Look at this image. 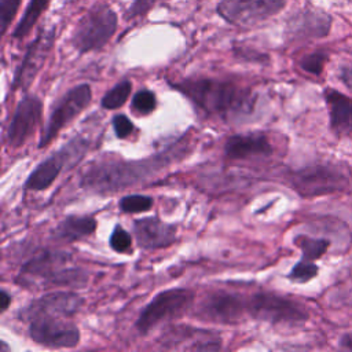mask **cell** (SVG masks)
Instances as JSON below:
<instances>
[{
  "mask_svg": "<svg viewBox=\"0 0 352 352\" xmlns=\"http://www.w3.org/2000/svg\"><path fill=\"white\" fill-rule=\"evenodd\" d=\"M183 153L184 150L180 148L179 144H173L144 160L100 161L98 164H92L84 172L81 186L99 194H109L128 188L153 177L164 168L177 161Z\"/></svg>",
  "mask_w": 352,
  "mask_h": 352,
  "instance_id": "1",
  "label": "cell"
},
{
  "mask_svg": "<svg viewBox=\"0 0 352 352\" xmlns=\"http://www.w3.org/2000/svg\"><path fill=\"white\" fill-rule=\"evenodd\" d=\"M172 87L209 114H232L252 109L250 91L230 80L188 77Z\"/></svg>",
  "mask_w": 352,
  "mask_h": 352,
  "instance_id": "2",
  "label": "cell"
},
{
  "mask_svg": "<svg viewBox=\"0 0 352 352\" xmlns=\"http://www.w3.org/2000/svg\"><path fill=\"white\" fill-rule=\"evenodd\" d=\"M118 15L107 3L94 4L76 23L70 36L73 48L80 54L102 50L116 34Z\"/></svg>",
  "mask_w": 352,
  "mask_h": 352,
  "instance_id": "3",
  "label": "cell"
},
{
  "mask_svg": "<svg viewBox=\"0 0 352 352\" xmlns=\"http://www.w3.org/2000/svg\"><path fill=\"white\" fill-rule=\"evenodd\" d=\"M195 294L186 287H172L160 292L140 311L135 327L140 334H148L155 326L165 320L176 319L190 311Z\"/></svg>",
  "mask_w": 352,
  "mask_h": 352,
  "instance_id": "4",
  "label": "cell"
},
{
  "mask_svg": "<svg viewBox=\"0 0 352 352\" xmlns=\"http://www.w3.org/2000/svg\"><path fill=\"white\" fill-rule=\"evenodd\" d=\"M249 318L274 324H300L308 319V312L298 301L271 293L258 292L248 298Z\"/></svg>",
  "mask_w": 352,
  "mask_h": 352,
  "instance_id": "5",
  "label": "cell"
},
{
  "mask_svg": "<svg viewBox=\"0 0 352 352\" xmlns=\"http://www.w3.org/2000/svg\"><path fill=\"white\" fill-rule=\"evenodd\" d=\"M91 100L92 88L85 82L78 84L63 94L51 109L50 117L38 140V148L47 147L66 125H69L88 107Z\"/></svg>",
  "mask_w": 352,
  "mask_h": 352,
  "instance_id": "6",
  "label": "cell"
},
{
  "mask_svg": "<svg viewBox=\"0 0 352 352\" xmlns=\"http://www.w3.org/2000/svg\"><path fill=\"white\" fill-rule=\"evenodd\" d=\"M292 187L304 197L329 194L344 188L348 184V175L333 164L312 165L290 175Z\"/></svg>",
  "mask_w": 352,
  "mask_h": 352,
  "instance_id": "7",
  "label": "cell"
},
{
  "mask_svg": "<svg viewBox=\"0 0 352 352\" xmlns=\"http://www.w3.org/2000/svg\"><path fill=\"white\" fill-rule=\"evenodd\" d=\"M286 1L287 0H220L216 6V12L232 26L250 28L280 12Z\"/></svg>",
  "mask_w": 352,
  "mask_h": 352,
  "instance_id": "8",
  "label": "cell"
},
{
  "mask_svg": "<svg viewBox=\"0 0 352 352\" xmlns=\"http://www.w3.org/2000/svg\"><path fill=\"white\" fill-rule=\"evenodd\" d=\"M87 147L88 142L81 136L72 139L66 146L54 151L30 172L25 182V190L43 191L48 188L70 161L76 162L84 155Z\"/></svg>",
  "mask_w": 352,
  "mask_h": 352,
  "instance_id": "9",
  "label": "cell"
},
{
  "mask_svg": "<svg viewBox=\"0 0 352 352\" xmlns=\"http://www.w3.org/2000/svg\"><path fill=\"white\" fill-rule=\"evenodd\" d=\"M197 315L202 320L235 324L249 316L248 298L239 293L227 290L210 292L199 302Z\"/></svg>",
  "mask_w": 352,
  "mask_h": 352,
  "instance_id": "10",
  "label": "cell"
},
{
  "mask_svg": "<svg viewBox=\"0 0 352 352\" xmlns=\"http://www.w3.org/2000/svg\"><path fill=\"white\" fill-rule=\"evenodd\" d=\"M29 337L45 348H74L80 342L78 327L62 316H36L28 320Z\"/></svg>",
  "mask_w": 352,
  "mask_h": 352,
  "instance_id": "11",
  "label": "cell"
},
{
  "mask_svg": "<svg viewBox=\"0 0 352 352\" xmlns=\"http://www.w3.org/2000/svg\"><path fill=\"white\" fill-rule=\"evenodd\" d=\"M55 36H56V28L51 26L48 29L41 28L36 37L30 41L28 45L21 63L14 72L11 88L14 91L16 89H23L26 91L41 67L44 66V62L47 60L54 43H55Z\"/></svg>",
  "mask_w": 352,
  "mask_h": 352,
  "instance_id": "12",
  "label": "cell"
},
{
  "mask_svg": "<svg viewBox=\"0 0 352 352\" xmlns=\"http://www.w3.org/2000/svg\"><path fill=\"white\" fill-rule=\"evenodd\" d=\"M43 102L36 95L23 96L8 122L7 142L11 147H21L33 135L41 121Z\"/></svg>",
  "mask_w": 352,
  "mask_h": 352,
  "instance_id": "13",
  "label": "cell"
},
{
  "mask_svg": "<svg viewBox=\"0 0 352 352\" xmlns=\"http://www.w3.org/2000/svg\"><path fill=\"white\" fill-rule=\"evenodd\" d=\"M160 344L165 349L217 351L221 348V337L208 329L192 326H172L162 333Z\"/></svg>",
  "mask_w": 352,
  "mask_h": 352,
  "instance_id": "14",
  "label": "cell"
},
{
  "mask_svg": "<svg viewBox=\"0 0 352 352\" xmlns=\"http://www.w3.org/2000/svg\"><path fill=\"white\" fill-rule=\"evenodd\" d=\"M84 304L80 294L70 290H58L47 293L33 300L22 312V318L29 320L36 316H62L70 318L77 314Z\"/></svg>",
  "mask_w": 352,
  "mask_h": 352,
  "instance_id": "15",
  "label": "cell"
},
{
  "mask_svg": "<svg viewBox=\"0 0 352 352\" xmlns=\"http://www.w3.org/2000/svg\"><path fill=\"white\" fill-rule=\"evenodd\" d=\"M73 256L62 249H41L23 263L19 271L21 283L29 285L37 280L41 286L48 276L72 261Z\"/></svg>",
  "mask_w": 352,
  "mask_h": 352,
  "instance_id": "16",
  "label": "cell"
},
{
  "mask_svg": "<svg viewBox=\"0 0 352 352\" xmlns=\"http://www.w3.org/2000/svg\"><path fill=\"white\" fill-rule=\"evenodd\" d=\"M136 243L143 250H158L173 245L177 241V227L150 216L133 221Z\"/></svg>",
  "mask_w": 352,
  "mask_h": 352,
  "instance_id": "17",
  "label": "cell"
},
{
  "mask_svg": "<svg viewBox=\"0 0 352 352\" xmlns=\"http://www.w3.org/2000/svg\"><path fill=\"white\" fill-rule=\"evenodd\" d=\"M274 147L264 133L232 135L226 140L224 154L230 160H248L257 155H271Z\"/></svg>",
  "mask_w": 352,
  "mask_h": 352,
  "instance_id": "18",
  "label": "cell"
},
{
  "mask_svg": "<svg viewBox=\"0 0 352 352\" xmlns=\"http://www.w3.org/2000/svg\"><path fill=\"white\" fill-rule=\"evenodd\" d=\"M330 29V18L318 11H301L290 18L286 34L292 40L316 38L327 34Z\"/></svg>",
  "mask_w": 352,
  "mask_h": 352,
  "instance_id": "19",
  "label": "cell"
},
{
  "mask_svg": "<svg viewBox=\"0 0 352 352\" xmlns=\"http://www.w3.org/2000/svg\"><path fill=\"white\" fill-rule=\"evenodd\" d=\"M330 111V125L334 133L342 136L352 133V99L333 89L326 91Z\"/></svg>",
  "mask_w": 352,
  "mask_h": 352,
  "instance_id": "20",
  "label": "cell"
},
{
  "mask_svg": "<svg viewBox=\"0 0 352 352\" xmlns=\"http://www.w3.org/2000/svg\"><path fill=\"white\" fill-rule=\"evenodd\" d=\"M96 230V220L92 216H66L62 219L52 235L58 241L65 242H76L91 236Z\"/></svg>",
  "mask_w": 352,
  "mask_h": 352,
  "instance_id": "21",
  "label": "cell"
},
{
  "mask_svg": "<svg viewBox=\"0 0 352 352\" xmlns=\"http://www.w3.org/2000/svg\"><path fill=\"white\" fill-rule=\"evenodd\" d=\"M88 283V272L82 268L62 267L45 279L43 287H84Z\"/></svg>",
  "mask_w": 352,
  "mask_h": 352,
  "instance_id": "22",
  "label": "cell"
},
{
  "mask_svg": "<svg viewBox=\"0 0 352 352\" xmlns=\"http://www.w3.org/2000/svg\"><path fill=\"white\" fill-rule=\"evenodd\" d=\"M48 4L50 0H29L19 22L11 33L12 38L22 40L23 37H26L37 23L40 16L44 14V11L48 8Z\"/></svg>",
  "mask_w": 352,
  "mask_h": 352,
  "instance_id": "23",
  "label": "cell"
},
{
  "mask_svg": "<svg viewBox=\"0 0 352 352\" xmlns=\"http://www.w3.org/2000/svg\"><path fill=\"white\" fill-rule=\"evenodd\" d=\"M294 243L301 249L302 252V261L307 263H314L319 257L323 256V253L329 248V241L326 239H316V238H309L305 235H300L294 239Z\"/></svg>",
  "mask_w": 352,
  "mask_h": 352,
  "instance_id": "24",
  "label": "cell"
},
{
  "mask_svg": "<svg viewBox=\"0 0 352 352\" xmlns=\"http://www.w3.org/2000/svg\"><path fill=\"white\" fill-rule=\"evenodd\" d=\"M132 91V84L129 80H121L120 82H117L111 89H109L103 98H102V107L107 109V110H116L120 109L126 99L129 98Z\"/></svg>",
  "mask_w": 352,
  "mask_h": 352,
  "instance_id": "25",
  "label": "cell"
},
{
  "mask_svg": "<svg viewBox=\"0 0 352 352\" xmlns=\"http://www.w3.org/2000/svg\"><path fill=\"white\" fill-rule=\"evenodd\" d=\"M154 201L148 195H142V194H132V195H125L120 199L118 206L122 212L125 213H140L151 209Z\"/></svg>",
  "mask_w": 352,
  "mask_h": 352,
  "instance_id": "26",
  "label": "cell"
},
{
  "mask_svg": "<svg viewBox=\"0 0 352 352\" xmlns=\"http://www.w3.org/2000/svg\"><path fill=\"white\" fill-rule=\"evenodd\" d=\"M131 107L135 113L142 114V116H147V114L153 113L157 107V99H155L154 92H151L148 89L138 91L132 98Z\"/></svg>",
  "mask_w": 352,
  "mask_h": 352,
  "instance_id": "27",
  "label": "cell"
},
{
  "mask_svg": "<svg viewBox=\"0 0 352 352\" xmlns=\"http://www.w3.org/2000/svg\"><path fill=\"white\" fill-rule=\"evenodd\" d=\"M109 243L114 252L126 253L132 248V236L125 228H122L121 226H116L110 235Z\"/></svg>",
  "mask_w": 352,
  "mask_h": 352,
  "instance_id": "28",
  "label": "cell"
},
{
  "mask_svg": "<svg viewBox=\"0 0 352 352\" xmlns=\"http://www.w3.org/2000/svg\"><path fill=\"white\" fill-rule=\"evenodd\" d=\"M22 0H0V28L1 36L6 34L11 22L14 21Z\"/></svg>",
  "mask_w": 352,
  "mask_h": 352,
  "instance_id": "29",
  "label": "cell"
},
{
  "mask_svg": "<svg viewBox=\"0 0 352 352\" xmlns=\"http://www.w3.org/2000/svg\"><path fill=\"white\" fill-rule=\"evenodd\" d=\"M318 274V267L315 263H307L300 260L290 271V274L287 275L289 279L294 280V282H308L309 279L315 278V275Z\"/></svg>",
  "mask_w": 352,
  "mask_h": 352,
  "instance_id": "30",
  "label": "cell"
},
{
  "mask_svg": "<svg viewBox=\"0 0 352 352\" xmlns=\"http://www.w3.org/2000/svg\"><path fill=\"white\" fill-rule=\"evenodd\" d=\"M166 1V0H133L128 10L125 11V19H136L147 15L158 3Z\"/></svg>",
  "mask_w": 352,
  "mask_h": 352,
  "instance_id": "31",
  "label": "cell"
},
{
  "mask_svg": "<svg viewBox=\"0 0 352 352\" xmlns=\"http://www.w3.org/2000/svg\"><path fill=\"white\" fill-rule=\"evenodd\" d=\"M326 56L322 52H314V54H308L305 55L301 60H300V66L301 69H304L305 72L311 73V74H320L323 65H324Z\"/></svg>",
  "mask_w": 352,
  "mask_h": 352,
  "instance_id": "32",
  "label": "cell"
},
{
  "mask_svg": "<svg viewBox=\"0 0 352 352\" xmlns=\"http://www.w3.org/2000/svg\"><path fill=\"white\" fill-rule=\"evenodd\" d=\"M111 124H113V129H114L117 138H120V139H126L129 135H132V132L135 129L133 122L125 114L114 116L111 120Z\"/></svg>",
  "mask_w": 352,
  "mask_h": 352,
  "instance_id": "33",
  "label": "cell"
},
{
  "mask_svg": "<svg viewBox=\"0 0 352 352\" xmlns=\"http://www.w3.org/2000/svg\"><path fill=\"white\" fill-rule=\"evenodd\" d=\"M234 54L235 56L249 60V62H264L265 59H268L265 56V54H260L256 50L252 48H246V47H239V48H234Z\"/></svg>",
  "mask_w": 352,
  "mask_h": 352,
  "instance_id": "34",
  "label": "cell"
},
{
  "mask_svg": "<svg viewBox=\"0 0 352 352\" xmlns=\"http://www.w3.org/2000/svg\"><path fill=\"white\" fill-rule=\"evenodd\" d=\"M340 78H341V81H342L348 88L352 89V65L344 66V67L341 69Z\"/></svg>",
  "mask_w": 352,
  "mask_h": 352,
  "instance_id": "35",
  "label": "cell"
},
{
  "mask_svg": "<svg viewBox=\"0 0 352 352\" xmlns=\"http://www.w3.org/2000/svg\"><path fill=\"white\" fill-rule=\"evenodd\" d=\"M11 304V296L6 289H1L0 292V309L1 312H6Z\"/></svg>",
  "mask_w": 352,
  "mask_h": 352,
  "instance_id": "36",
  "label": "cell"
},
{
  "mask_svg": "<svg viewBox=\"0 0 352 352\" xmlns=\"http://www.w3.org/2000/svg\"><path fill=\"white\" fill-rule=\"evenodd\" d=\"M341 346L344 349H348V351H352V334H346L342 337L341 340Z\"/></svg>",
  "mask_w": 352,
  "mask_h": 352,
  "instance_id": "37",
  "label": "cell"
}]
</instances>
